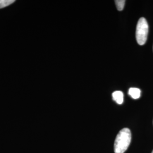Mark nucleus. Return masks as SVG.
I'll list each match as a JSON object with an SVG mask.
<instances>
[{
    "mask_svg": "<svg viewBox=\"0 0 153 153\" xmlns=\"http://www.w3.org/2000/svg\"><path fill=\"white\" fill-rule=\"evenodd\" d=\"M131 132L128 128H123L119 132L114 143L115 153H124L129 148L131 142Z\"/></svg>",
    "mask_w": 153,
    "mask_h": 153,
    "instance_id": "1",
    "label": "nucleus"
},
{
    "mask_svg": "<svg viewBox=\"0 0 153 153\" xmlns=\"http://www.w3.org/2000/svg\"><path fill=\"white\" fill-rule=\"evenodd\" d=\"M149 25L146 19L142 17L140 18L136 27V40L138 44L142 45L145 44L148 38Z\"/></svg>",
    "mask_w": 153,
    "mask_h": 153,
    "instance_id": "2",
    "label": "nucleus"
},
{
    "mask_svg": "<svg viewBox=\"0 0 153 153\" xmlns=\"http://www.w3.org/2000/svg\"><path fill=\"white\" fill-rule=\"evenodd\" d=\"M114 100L119 104H121L124 102V94L121 91H116L112 93Z\"/></svg>",
    "mask_w": 153,
    "mask_h": 153,
    "instance_id": "3",
    "label": "nucleus"
},
{
    "mask_svg": "<svg viewBox=\"0 0 153 153\" xmlns=\"http://www.w3.org/2000/svg\"><path fill=\"white\" fill-rule=\"evenodd\" d=\"M128 94L132 98L137 99L140 98V97H141V91L140 89L138 88H130L128 91Z\"/></svg>",
    "mask_w": 153,
    "mask_h": 153,
    "instance_id": "4",
    "label": "nucleus"
},
{
    "mask_svg": "<svg viewBox=\"0 0 153 153\" xmlns=\"http://www.w3.org/2000/svg\"><path fill=\"white\" fill-rule=\"evenodd\" d=\"M115 2L116 7L119 11H121L124 9L126 1H124V0H116L115 1Z\"/></svg>",
    "mask_w": 153,
    "mask_h": 153,
    "instance_id": "5",
    "label": "nucleus"
},
{
    "mask_svg": "<svg viewBox=\"0 0 153 153\" xmlns=\"http://www.w3.org/2000/svg\"><path fill=\"white\" fill-rule=\"evenodd\" d=\"M14 2V0H0V9L10 5Z\"/></svg>",
    "mask_w": 153,
    "mask_h": 153,
    "instance_id": "6",
    "label": "nucleus"
},
{
    "mask_svg": "<svg viewBox=\"0 0 153 153\" xmlns=\"http://www.w3.org/2000/svg\"><path fill=\"white\" fill-rule=\"evenodd\" d=\"M152 153H153V152H152Z\"/></svg>",
    "mask_w": 153,
    "mask_h": 153,
    "instance_id": "7",
    "label": "nucleus"
}]
</instances>
